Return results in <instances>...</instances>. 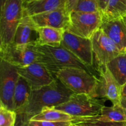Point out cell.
Returning <instances> with one entry per match:
<instances>
[{"instance_id": "cell-1", "label": "cell", "mask_w": 126, "mask_h": 126, "mask_svg": "<svg viewBox=\"0 0 126 126\" xmlns=\"http://www.w3.org/2000/svg\"><path fill=\"white\" fill-rule=\"evenodd\" d=\"M73 94L57 78L50 84L32 90L27 104L16 111L18 126H27L32 118L44 108L55 107L65 103Z\"/></svg>"}, {"instance_id": "cell-2", "label": "cell", "mask_w": 126, "mask_h": 126, "mask_svg": "<svg viewBox=\"0 0 126 126\" xmlns=\"http://www.w3.org/2000/svg\"><path fill=\"white\" fill-rule=\"evenodd\" d=\"M34 49L37 54V62L45 66L55 78L59 71L67 68H82L94 74L91 69L92 68L83 63L63 46H50L34 44Z\"/></svg>"}, {"instance_id": "cell-3", "label": "cell", "mask_w": 126, "mask_h": 126, "mask_svg": "<svg viewBox=\"0 0 126 126\" xmlns=\"http://www.w3.org/2000/svg\"><path fill=\"white\" fill-rule=\"evenodd\" d=\"M105 100L85 94H73L68 100L54 107L67 113L74 119H82L100 115Z\"/></svg>"}, {"instance_id": "cell-4", "label": "cell", "mask_w": 126, "mask_h": 126, "mask_svg": "<svg viewBox=\"0 0 126 126\" xmlns=\"http://www.w3.org/2000/svg\"><path fill=\"white\" fill-rule=\"evenodd\" d=\"M56 78L73 93L85 94L97 97L98 77L87 70L67 68L59 71Z\"/></svg>"}, {"instance_id": "cell-5", "label": "cell", "mask_w": 126, "mask_h": 126, "mask_svg": "<svg viewBox=\"0 0 126 126\" xmlns=\"http://www.w3.org/2000/svg\"><path fill=\"white\" fill-rule=\"evenodd\" d=\"M25 12L23 0H6L1 4L0 47L14 41L17 26Z\"/></svg>"}, {"instance_id": "cell-6", "label": "cell", "mask_w": 126, "mask_h": 126, "mask_svg": "<svg viewBox=\"0 0 126 126\" xmlns=\"http://www.w3.org/2000/svg\"><path fill=\"white\" fill-rule=\"evenodd\" d=\"M103 23L100 12H86L72 11L70 13V24L67 31L86 39H91Z\"/></svg>"}, {"instance_id": "cell-7", "label": "cell", "mask_w": 126, "mask_h": 126, "mask_svg": "<svg viewBox=\"0 0 126 126\" xmlns=\"http://www.w3.org/2000/svg\"><path fill=\"white\" fill-rule=\"evenodd\" d=\"M20 75L17 67L5 60L0 62V105L14 111L13 97Z\"/></svg>"}, {"instance_id": "cell-8", "label": "cell", "mask_w": 126, "mask_h": 126, "mask_svg": "<svg viewBox=\"0 0 126 126\" xmlns=\"http://www.w3.org/2000/svg\"><path fill=\"white\" fill-rule=\"evenodd\" d=\"M0 58L17 67H23L37 62V54L34 44L11 43L0 47Z\"/></svg>"}, {"instance_id": "cell-9", "label": "cell", "mask_w": 126, "mask_h": 126, "mask_svg": "<svg viewBox=\"0 0 126 126\" xmlns=\"http://www.w3.org/2000/svg\"><path fill=\"white\" fill-rule=\"evenodd\" d=\"M98 82L97 97L110 101L113 105L121 104L122 87L119 85L107 65L97 66Z\"/></svg>"}, {"instance_id": "cell-10", "label": "cell", "mask_w": 126, "mask_h": 126, "mask_svg": "<svg viewBox=\"0 0 126 126\" xmlns=\"http://www.w3.org/2000/svg\"><path fill=\"white\" fill-rule=\"evenodd\" d=\"M61 45L89 67L94 66V55L91 39H86L65 31Z\"/></svg>"}, {"instance_id": "cell-11", "label": "cell", "mask_w": 126, "mask_h": 126, "mask_svg": "<svg viewBox=\"0 0 126 126\" xmlns=\"http://www.w3.org/2000/svg\"><path fill=\"white\" fill-rule=\"evenodd\" d=\"M91 41L97 66L107 65L122 53L101 28L94 34Z\"/></svg>"}, {"instance_id": "cell-12", "label": "cell", "mask_w": 126, "mask_h": 126, "mask_svg": "<svg viewBox=\"0 0 126 126\" xmlns=\"http://www.w3.org/2000/svg\"><path fill=\"white\" fill-rule=\"evenodd\" d=\"M18 73L30 86L36 90L50 84L56 78L44 66L35 62L23 67H17Z\"/></svg>"}, {"instance_id": "cell-13", "label": "cell", "mask_w": 126, "mask_h": 126, "mask_svg": "<svg viewBox=\"0 0 126 126\" xmlns=\"http://www.w3.org/2000/svg\"><path fill=\"white\" fill-rule=\"evenodd\" d=\"M31 17L37 27H52L66 31L70 27V13L66 8L38 14Z\"/></svg>"}, {"instance_id": "cell-14", "label": "cell", "mask_w": 126, "mask_h": 126, "mask_svg": "<svg viewBox=\"0 0 126 126\" xmlns=\"http://www.w3.org/2000/svg\"><path fill=\"white\" fill-rule=\"evenodd\" d=\"M101 29L111 39L122 53L126 49V24L124 18L104 20Z\"/></svg>"}, {"instance_id": "cell-15", "label": "cell", "mask_w": 126, "mask_h": 126, "mask_svg": "<svg viewBox=\"0 0 126 126\" xmlns=\"http://www.w3.org/2000/svg\"><path fill=\"white\" fill-rule=\"evenodd\" d=\"M37 28L31 16L24 12L23 17L16 29L12 43L17 44H36L38 38Z\"/></svg>"}, {"instance_id": "cell-16", "label": "cell", "mask_w": 126, "mask_h": 126, "mask_svg": "<svg viewBox=\"0 0 126 126\" xmlns=\"http://www.w3.org/2000/svg\"><path fill=\"white\" fill-rule=\"evenodd\" d=\"M25 12L30 16L66 8V0H35L24 4Z\"/></svg>"}, {"instance_id": "cell-17", "label": "cell", "mask_w": 126, "mask_h": 126, "mask_svg": "<svg viewBox=\"0 0 126 126\" xmlns=\"http://www.w3.org/2000/svg\"><path fill=\"white\" fill-rule=\"evenodd\" d=\"M65 31L52 27H38V38L35 44L50 46H60Z\"/></svg>"}, {"instance_id": "cell-18", "label": "cell", "mask_w": 126, "mask_h": 126, "mask_svg": "<svg viewBox=\"0 0 126 126\" xmlns=\"http://www.w3.org/2000/svg\"><path fill=\"white\" fill-rule=\"evenodd\" d=\"M86 119H93L106 122L124 123L126 122V111L121 104L113 105L111 107L105 105L102 108L100 115Z\"/></svg>"}, {"instance_id": "cell-19", "label": "cell", "mask_w": 126, "mask_h": 126, "mask_svg": "<svg viewBox=\"0 0 126 126\" xmlns=\"http://www.w3.org/2000/svg\"><path fill=\"white\" fill-rule=\"evenodd\" d=\"M32 91V88L28 82L20 76L14 94L13 102L15 111L21 109L27 104Z\"/></svg>"}, {"instance_id": "cell-20", "label": "cell", "mask_w": 126, "mask_h": 126, "mask_svg": "<svg viewBox=\"0 0 126 126\" xmlns=\"http://www.w3.org/2000/svg\"><path fill=\"white\" fill-rule=\"evenodd\" d=\"M107 67L121 87L126 84V52H123L107 64Z\"/></svg>"}, {"instance_id": "cell-21", "label": "cell", "mask_w": 126, "mask_h": 126, "mask_svg": "<svg viewBox=\"0 0 126 126\" xmlns=\"http://www.w3.org/2000/svg\"><path fill=\"white\" fill-rule=\"evenodd\" d=\"M102 14L104 20H113L126 17V0H109Z\"/></svg>"}, {"instance_id": "cell-22", "label": "cell", "mask_w": 126, "mask_h": 126, "mask_svg": "<svg viewBox=\"0 0 126 126\" xmlns=\"http://www.w3.org/2000/svg\"><path fill=\"white\" fill-rule=\"evenodd\" d=\"M31 120L50 122H72L73 118L67 113L55 109L54 107L44 108L40 113L34 116Z\"/></svg>"}, {"instance_id": "cell-23", "label": "cell", "mask_w": 126, "mask_h": 126, "mask_svg": "<svg viewBox=\"0 0 126 126\" xmlns=\"http://www.w3.org/2000/svg\"><path fill=\"white\" fill-rule=\"evenodd\" d=\"M70 126H126L124 123H114L96 120L93 119H74Z\"/></svg>"}, {"instance_id": "cell-24", "label": "cell", "mask_w": 126, "mask_h": 126, "mask_svg": "<svg viewBox=\"0 0 126 126\" xmlns=\"http://www.w3.org/2000/svg\"><path fill=\"white\" fill-rule=\"evenodd\" d=\"M17 113L0 105V126H16Z\"/></svg>"}, {"instance_id": "cell-25", "label": "cell", "mask_w": 126, "mask_h": 126, "mask_svg": "<svg viewBox=\"0 0 126 126\" xmlns=\"http://www.w3.org/2000/svg\"><path fill=\"white\" fill-rule=\"evenodd\" d=\"M73 11L86 12H100L98 0H78L77 4Z\"/></svg>"}, {"instance_id": "cell-26", "label": "cell", "mask_w": 126, "mask_h": 126, "mask_svg": "<svg viewBox=\"0 0 126 126\" xmlns=\"http://www.w3.org/2000/svg\"><path fill=\"white\" fill-rule=\"evenodd\" d=\"M71 122H50L30 120L27 126H70Z\"/></svg>"}, {"instance_id": "cell-27", "label": "cell", "mask_w": 126, "mask_h": 126, "mask_svg": "<svg viewBox=\"0 0 126 126\" xmlns=\"http://www.w3.org/2000/svg\"><path fill=\"white\" fill-rule=\"evenodd\" d=\"M78 0H66V9L70 13H71L75 9Z\"/></svg>"}, {"instance_id": "cell-28", "label": "cell", "mask_w": 126, "mask_h": 126, "mask_svg": "<svg viewBox=\"0 0 126 126\" xmlns=\"http://www.w3.org/2000/svg\"><path fill=\"white\" fill-rule=\"evenodd\" d=\"M108 2H109V0H98V3H99V7L101 13H102L104 11V10L105 9Z\"/></svg>"}, {"instance_id": "cell-29", "label": "cell", "mask_w": 126, "mask_h": 126, "mask_svg": "<svg viewBox=\"0 0 126 126\" xmlns=\"http://www.w3.org/2000/svg\"><path fill=\"white\" fill-rule=\"evenodd\" d=\"M121 95L123 98H124L126 99V84L122 87Z\"/></svg>"}, {"instance_id": "cell-30", "label": "cell", "mask_w": 126, "mask_h": 126, "mask_svg": "<svg viewBox=\"0 0 126 126\" xmlns=\"http://www.w3.org/2000/svg\"><path fill=\"white\" fill-rule=\"evenodd\" d=\"M121 105L123 106V108H124L126 111V98L121 97Z\"/></svg>"}, {"instance_id": "cell-31", "label": "cell", "mask_w": 126, "mask_h": 126, "mask_svg": "<svg viewBox=\"0 0 126 126\" xmlns=\"http://www.w3.org/2000/svg\"><path fill=\"white\" fill-rule=\"evenodd\" d=\"M23 1H24V4H27L28 3V2H32L33 1H35V0H23Z\"/></svg>"}, {"instance_id": "cell-32", "label": "cell", "mask_w": 126, "mask_h": 126, "mask_svg": "<svg viewBox=\"0 0 126 126\" xmlns=\"http://www.w3.org/2000/svg\"><path fill=\"white\" fill-rule=\"evenodd\" d=\"M5 1H6V0H1V4L3 3V2H4Z\"/></svg>"}, {"instance_id": "cell-33", "label": "cell", "mask_w": 126, "mask_h": 126, "mask_svg": "<svg viewBox=\"0 0 126 126\" xmlns=\"http://www.w3.org/2000/svg\"><path fill=\"white\" fill-rule=\"evenodd\" d=\"M124 22H125V23H126V17H124Z\"/></svg>"}, {"instance_id": "cell-34", "label": "cell", "mask_w": 126, "mask_h": 126, "mask_svg": "<svg viewBox=\"0 0 126 126\" xmlns=\"http://www.w3.org/2000/svg\"><path fill=\"white\" fill-rule=\"evenodd\" d=\"M124 52H126V49H125V50H124Z\"/></svg>"}]
</instances>
